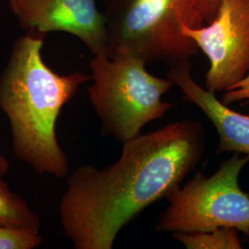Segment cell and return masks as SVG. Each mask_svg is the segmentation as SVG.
Masks as SVG:
<instances>
[{
	"label": "cell",
	"mask_w": 249,
	"mask_h": 249,
	"mask_svg": "<svg viewBox=\"0 0 249 249\" xmlns=\"http://www.w3.org/2000/svg\"><path fill=\"white\" fill-rule=\"evenodd\" d=\"M222 0H197V9L205 23L211 22L217 14Z\"/></svg>",
	"instance_id": "4fadbf2b"
},
{
	"label": "cell",
	"mask_w": 249,
	"mask_h": 249,
	"mask_svg": "<svg viewBox=\"0 0 249 249\" xmlns=\"http://www.w3.org/2000/svg\"><path fill=\"white\" fill-rule=\"evenodd\" d=\"M28 32L71 34L93 54H107L106 18L96 0H5Z\"/></svg>",
	"instance_id": "52a82bcc"
},
{
	"label": "cell",
	"mask_w": 249,
	"mask_h": 249,
	"mask_svg": "<svg viewBox=\"0 0 249 249\" xmlns=\"http://www.w3.org/2000/svg\"><path fill=\"white\" fill-rule=\"evenodd\" d=\"M240 154L235 152L212 177L197 173L185 187L174 191L156 230L195 232L229 227L249 235V196L238 183L249 156Z\"/></svg>",
	"instance_id": "5b68a950"
},
{
	"label": "cell",
	"mask_w": 249,
	"mask_h": 249,
	"mask_svg": "<svg viewBox=\"0 0 249 249\" xmlns=\"http://www.w3.org/2000/svg\"><path fill=\"white\" fill-rule=\"evenodd\" d=\"M107 55H129L172 66L198 53L183 26L196 29L204 20L197 0H106Z\"/></svg>",
	"instance_id": "3957f363"
},
{
	"label": "cell",
	"mask_w": 249,
	"mask_h": 249,
	"mask_svg": "<svg viewBox=\"0 0 249 249\" xmlns=\"http://www.w3.org/2000/svg\"><path fill=\"white\" fill-rule=\"evenodd\" d=\"M249 99V74L243 80L226 90L223 98V104L230 105L234 102Z\"/></svg>",
	"instance_id": "7c38bea8"
},
{
	"label": "cell",
	"mask_w": 249,
	"mask_h": 249,
	"mask_svg": "<svg viewBox=\"0 0 249 249\" xmlns=\"http://www.w3.org/2000/svg\"><path fill=\"white\" fill-rule=\"evenodd\" d=\"M0 176V226L39 232L40 217L16 193L9 189Z\"/></svg>",
	"instance_id": "9c48e42d"
},
{
	"label": "cell",
	"mask_w": 249,
	"mask_h": 249,
	"mask_svg": "<svg viewBox=\"0 0 249 249\" xmlns=\"http://www.w3.org/2000/svg\"><path fill=\"white\" fill-rule=\"evenodd\" d=\"M203 148L202 125L181 120L125 141L119 159L105 169L81 165L59 205L64 232L75 249H112L126 224L180 187Z\"/></svg>",
	"instance_id": "6da1fadb"
},
{
	"label": "cell",
	"mask_w": 249,
	"mask_h": 249,
	"mask_svg": "<svg viewBox=\"0 0 249 249\" xmlns=\"http://www.w3.org/2000/svg\"><path fill=\"white\" fill-rule=\"evenodd\" d=\"M9 167V161L3 155L0 154V176L1 177H3L8 172Z\"/></svg>",
	"instance_id": "5bb4252c"
},
{
	"label": "cell",
	"mask_w": 249,
	"mask_h": 249,
	"mask_svg": "<svg viewBox=\"0 0 249 249\" xmlns=\"http://www.w3.org/2000/svg\"><path fill=\"white\" fill-rule=\"evenodd\" d=\"M183 35L209 58L208 90H227L249 75V0H222L211 22L196 29L184 25Z\"/></svg>",
	"instance_id": "8992f818"
},
{
	"label": "cell",
	"mask_w": 249,
	"mask_h": 249,
	"mask_svg": "<svg viewBox=\"0 0 249 249\" xmlns=\"http://www.w3.org/2000/svg\"><path fill=\"white\" fill-rule=\"evenodd\" d=\"M146 63L129 55L94 54L89 62L88 87L91 107L101 120L102 134L124 142L142 134L145 124L160 118L172 107L161 97L172 80L153 76Z\"/></svg>",
	"instance_id": "277c9868"
},
{
	"label": "cell",
	"mask_w": 249,
	"mask_h": 249,
	"mask_svg": "<svg viewBox=\"0 0 249 249\" xmlns=\"http://www.w3.org/2000/svg\"><path fill=\"white\" fill-rule=\"evenodd\" d=\"M174 237L187 249H241L238 231L221 227L213 231L173 232Z\"/></svg>",
	"instance_id": "30bf717a"
},
{
	"label": "cell",
	"mask_w": 249,
	"mask_h": 249,
	"mask_svg": "<svg viewBox=\"0 0 249 249\" xmlns=\"http://www.w3.org/2000/svg\"><path fill=\"white\" fill-rule=\"evenodd\" d=\"M167 78L178 85L185 99L201 109L219 135V151H234L249 156V115H243L220 102L215 92L197 84L191 75L189 61L172 66Z\"/></svg>",
	"instance_id": "ba28073f"
},
{
	"label": "cell",
	"mask_w": 249,
	"mask_h": 249,
	"mask_svg": "<svg viewBox=\"0 0 249 249\" xmlns=\"http://www.w3.org/2000/svg\"><path fill=\"white\" fill-rule=\"evenodd\" d=\"M39 232L0 226V249H33L43 243Z\"/></svg>",
	"instance_id": "8fae6325"
},
{
	"label": "cell",
	"mask_w": 249,
	"mask_h": 249,
	"mask_svg": "<svg viewBox=\"0 0 249 249\" xmlns=\"http://www.w3.org/2000/svg\"><path fill=\"white\" fill-rule=\"evenodd\" d=\"M45 36L29 31L16 40L0 73V108L9 119L17 158L40 175L62 178L69 160L57 141L56 121L90 76L53 71L42 55Z\"/></svg>",
	"instance_id": "7a4b0ae2"
}]
</instances>
